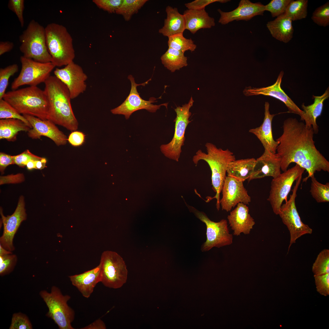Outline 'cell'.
I'll return each instance as SVG.
<instances>
[{
  "mask_svg": "<svg viewBox=\"0 0 329 329\" xmlns=\"http://www.w3.org/2000/svg\"><path fill=\"white\" fill-rule=\"evenodd\" d=\"M270 104L266 102L264 105V117L263 122L259 126L250 129L249 132L254 135L260 141L264 149L275 154L278 143L273 137L272 123L275 115L271 114Z\"/></svg>",
  "mask_w": 329,
  "mask_h": 329,
  "instance_id": "cell-23",
  "label": "cell"
},
{
  "mask_svg": "<svg viewBox=\"0 0 329 329\" xmlns=\"http://www.w3.org/2000/svg\"><path fill=\"white\" fill-rule=\"evenodd\" d=\"M282 128V135L276 140L278 143L276 153L280 158L282 171L287 170L291 163H295L307 172L303 180L305 182L317 172H329V162L315 145L312 126L289 118L284 121Z\"/></svg>",
  "mask_w": 329,
  "mask_h": 329,
  "instance_id": "cell-1",
  "label": "cell"
},
{
  "mask_svg": "<svg viewBox=\"0 0 329 329\" xmlns=\"http://www.w3.org/2000/svg\"><path fill=\"white\" fill-rule=\"evenodd\" d=\"M45 28L46 44L55 66L66 65L73 61L75 52L73 39L66 28L55 23L48 24Z\"/></svg>",
  "mask_w": 329,
  "mask_h": 329,
  "instance_id": "cell-5",
  "label": "cell"
},
{
  "mask_svg": "<svg viewBox=\"0 0 329 329\" xmlns=\"http://www.w3.org/2000/svg\"><path fill=\"white\" fill-rule=\"evenodd\" d=\"M47 160L45 158L42 157L40 160L35 161V169H42L46 167Z\"/></svg>",
  "mask_w": 329,
  "mask_h": 329,
  "instance_id": "cell-52",
  "label": "cell"
},
{
  "mask_svg": "<svg viewBox=\"0 0 329 329\" xmlns=\"http://www.w3.org/2000/svg\"><path fill=\"white\" fill-rule=\"evenodd\" d=\"M128 79L131 83L130 93L121 104L111 110V112L112 114L123 115L126 119H128L133 112L138 110L145 109L150 112L153 113L159 109L161 106H164L167 108L168 103L158 105L153 104L152 103L155 102L154 100L156 99L153 98L149 101H146L142 98L140 96L137 90V87L140 85H145L151 80V79L144 83L139 84L135 83L134 78L132 75H129Z\"/></svg>",
  "mask_w": 329,
  "mask_h": 329,
  "instance_id": "cell-14",
  "label": "cell"
},
{
  "mask_svg": "<svg viewBox=\"0 0 329 329\" xmlns=\"http://www.w3.org/2000/svg\"><path fill=\"white\" fill-rule=\"evenodd\" d=\"M44 93L48 102L47 120L71 131L78 128V122L73 113L69 91L55 76H50L44 82Z\"/></svg>",
  "mask_w": 329,
  "mask_h": 329,
  "instance_id": "cell-2",
  "label": "cell"
},
{
  "mask_svg": "<svg viewBox=\"0 0 329 329\" xmlns=\"http://www.w3.org/2000/svg\"><path fill=\"white\" fill-rule=\"evenodd\" d=\"M123 0H93L92 2L99 8L110 13H115Z\"/></svg>",
  "mask_w": 329,
  "mask_h": 329,
  "instance_id": "cell-44",
  "label": "cell"
},
{
  "mask_svg": "<svg viewBox=\"0 0 329 329\" xmlns=\"http://www.w3.org/2000/svg\"><path fill=\"white\" fill-rule=\"evenodd\" d=\"M230 1L229 0H195L186 3L185 5L188 9L200 10L205 9L207 6L214 2L224 3Z\"/></svg>",
  "mask_w": 329,
  "mask_h": 329,
  "instance_id": "cell-47",
  "label": "cell"
},
{
  "mask_svg": "<svg viewBox=\"0 0 329 329\" xmlns=\"http://www.w3.org/2000/svg\"><path fill=\"white\" fill-rule=\"evenodd\" d=\"M221 192L220 205L222 210L227 212L230 211L239 203L248 205L251 201L243 182L230 176H226Z\"/></svg>",
  "mask_w": 329,
  "mask_h": 329,
  "instance_id": "cell-16",
  "label": "cell"
},
{
  "mask_svg": "<svg viewBox=\"0 0 329 329\" xmlns=\"http://www.w3.org/2000/svg\"><path fill=\"white\" fill-rule=\"evenodd\" d=\"M23 115L32 127L27 132L29 137L32 139H39L42 136H46L52 140L58 146L66 144L68 139L66 136L52 122L30 115Z\"/></svg>",
  "mask_w": 329,
  "mask_h": 329,
  "instance_id": "cell-18",
  "label": "cell"
},
{
  "mask_svg": "<svg viewBox=\"0 0 329 329\" xmlns=\"http://www.w3.org/2000/svg\"><path fill=\"white\" fill-rule=\"evenodd\" d=\"M161 59L164 66L172 72L188 65L187 58L184 53L170 48L161 56Z\"/></svg>",
  "mask_w": 329,
  "mask_h": 329,
  "instance_id": "cell-31",
  "label": "cell"
},
{
  "mask_svg": "<svg viewBox=\"0 0 329 329\" xmlns=\"http://www.w3.org/2000/svg\"><path fill=\"white\" fill-rule=\"evenodd\" d=\"M249 211L246 204L239 203L228 216L227 219L234 235L239 236L241 233L245 235L250 234L255 223Z\"/></svg>",
  "mask_w": 329,
  "mask_h": 329,
  "instance_id": "cell-22",
  "label": "cell"
},
{
  "mask_svg": "<svg viewBox=\"0 0 329 329\" xmlns=\"http://www.w3.org/2000/svg\"><path fill=\"white\" fill-rule=\"evenodd\" d=\"M3 99L20 114L48 119V100L44 90L37 86L13 90L5 94Z\"/></svg>",
  "mask_w": 329,
  "mask_h": 329,
  "instance_id": "cell-4",
  "label": "cell"
},
{
  "mask_svg": "<svg viewBox=\"0 0 329 329\" xmlns=\"http://www.w3.org/2000/svg\"><path fill=\"white\" fill-rule=\"evenodd\" d=\"M20 60L21 69L18 76L12 83V90L23 85L35 86L44 83L55 67L51 62H40L23 56L20 57Z\"/></svg>",
  "mask_w": 329,
  "mask_h": 329,
  "instance_id": "cell-13",
  "label": "cell"
},
{
  "mask_svg": "<svg viewBox=\"0 0 329 329\" xmlns=\"http://www.w3.org/2000/svg\"><path fill=\"white\" fill-rule=\"evenodd\" d=\"M220 15L218 22L225 25L234 20L248 21L258 15L263 16L265 5L260 2L253 3L249 0H241L238 7L234 10L225 12L218 9Z\"/></svg>",
  "mask_w": 329,
  "mask_h": 329,
  "instance_id": "cell-19",
  "label": "cell"
},
{
  "mask_svg": "<svg viewBox=\"0 0 329 329\" xmlns=\"http://www.w3.org/2000/svg\"><path fill=\"white\" fill-rule=\"evenodd\" d=\"M19 70L16 64L10 65L0 69V100L3 99L9 84V78L17 73Z\"/></svg>",
  "mask_w": 329,
  "mask_h": 329,
  "instance_id": "cell-38",
  "label": "cell"
},
{
  "mask_svg": "<svg viewBox=\"0 0 329 329\" xmlns=\"http://www.w3.org/2000/svg\"><path fill=\"white\" fill-rule=\"evenodd\" d=\"M147 1L148 0H123L115 13L122 15L126 21H129Z\"/></svg>",
  "mask_w": 329,
  "mask_h": 329,
  "instance_id": "cell-34",
  "label": "cell"
},
{
  "mask_svg": "<svg viewBox=\"0 0 329 329\" xmlns=\"http://www.w3.org/2000/svg\"><path fill=\"white\" fill-rule=\"evenodd\" d=\"M54 73L55 76L66 86L71 99L77 97L86 90L87 76L82 67L73 61L63 68H56Z\"/></svg>",
  "mask_w": 329,
  "mask_h": 329,
  "instance_id": "cell-15",
  "label": "cell"
},
{
  "mask_svg": "<svg viewBox=\"0 0 329 329\" xmlns=\"http://www.w3.org/2000/svg\"><path fill=\"white\" fill-rule=\"evenodd\" d=\"M36 160H30L26 163V166L27 168L29 170L35 169V161Z\"/></svg>",
  "mask_w": 329,
  "mask_h": 329,
  "instance_id": "cell-53",
  "label": "cell"
},
{
  "mask_svg": "<svg viewBox=\"0 0 329 329\" xmlns=\"http://www.w3.org/2000/svg\"><path fill=\"white\" fill-rule=\"evenodd\" d=\"M11 251L8 250L0 245V256L12 254Z\"/></svg>",
  "mask_w": 329,
  "mask_h": 329,
  "instance_id": "cell-54",
  "label": "cell"
},
{
  "mask_svg": "<svg viewBox=\"0 0 329 329\" xmlns=\"http://www.w3.org/2000/svg\"><path fill=\"white\" fill-rule=\"evenodd\" d=\"M292 20L285 13L268 22L266 26L272 36L276 39L285 43L292 38L294 32Z\"/></svg>",
  "mask_w": 329,
  "mask_h": 329,
  "instance_id": "cell-26",
  "label": "cell"
},
{
  "mask_svg": "<svg viewBox=\"0 0 329 329\" xmlns=\"http://www.w3.org/2000/svg\"><path fill=\"white\" fill-rule=\"evenodd\" d=\"M17 257L12 254L0 256V275L8 274L13 270L17 263Z\"/></svg>",
  "mask_w": 329,
  "mask_h": 329,
  "instance_id": "cell-41",
  "label": "cell"
},
{
  "mask_svg": "<svg viewBox=\"0 0 329 329\" xmlns=\"http://www.w3.org/2000/svg\"><path fill=\"white\" fill-rule=\"evenodd\" d=\"M291 0H272L265 5V11L269 12L273 17L278 16L285 13Z\"/></svg>",
  "mask_w": 329,
  "mask_h": 329,
  "instance_id": "cell-40",
  "label": "cell"
},
{
  "mask_svg": "<svg viewBox=\"0 0 329 329\" xmlns=\"http://www.w3.org/2000/svg\"><path fill=\"white\" fill-rule=\"evenodd\" d=\"M317 291L320 295L327 296L329 295V273L314 275Z\"/></svg>",
  "mask_w": 329,
  "mask_h": 329,
  "instance_id": "cell-43",
  "label": "cell"
},
{
  "mask_svg": "<svg viewBox=\"0 0 329 329\" xmlns=\"http://www.w3.org/2000/svg\"><path fill=\"white\" fill-rule=\"evenodd\" d=\"M14 46V44L12 42L9 41H0V55L11 51L13 48Z\"/></svg>",
  "mask_w": 329,
  "mask_h": 329,
  "instance_id": "cell-51",
  "label": "cell"
},
{
  "mask_svg": "<svg viewBox=\"0 0 329 329\" xmlns=\"http://www.w3.org/2000/svg\"><path fill=\"white\" fill-rule=\"evenodd\" d=\"M30 129L24 122L18 119H0V139H5L9 141H15L19 132H28Z\"/></svg>",
  "mask_w": 329,
  "mask_h": 329,
  "instance_id": "cell-30",
  "label": "cell"
},
{
  "mask_svg": "<svg viewBox=\"0 0 329 329\" xmlns=\"http://www.w3.org/2000/svg\"><path fill=\"white\" fill-rule=\"evenodd\" d=\"M15 119L20 120L28 126L32 127L29 122L13 107L3 99L0 100V119Z\"/></svg>",
  "mask_w": 329,
  "mask_h": 329,
  "instance_id": "cell-37",
  "label": "cell"
},
{
  "mask_svg": "<svg viewBox=\"0 0 329 329\" xmlns=\"http://www.w3.org/2000/svg\"><path fill=\"white\" fill-rule=\"evenodd\" d=\"M32 324L28 317L21 312L13 314L9 329H32Z\"/></svg>",
  "mask_w": 329,
  "mask_h": 329,
  "instance_id": "cell-42",
  "label": "cell"
},
{
  "mask_svg": "<svg viewBox=\"0 0 329 329\" xmlns=\"http://www.w3.org/2000/svg\"><path fill=\"white\" fill-rule=\"evenodd\" d=\"M283 74L284 72L281 71L275 83L271 86L260 88L248 87L244 90V94L246 96L261 94L275 97L285 104L288 108L289 112L297 114L301 117L303 114V111L296 104L281 88V85Z\"/></svg>",
  "mask_w": 329,
  "mask_h": 329,
  "instance_id": "cell-20",
  "label": "cell"
},
{
  "mask_svg": "<svg viewBox=\"0 0 329 329\" xmlns=\"http://www.w3.org/2000/svg\"><path fill=\"white\" fill-rule=\"evenodd\" d=\"M85 137L86 136L83 132L75 130L70 133L67 141L72 146L78 147L82 145L84 143Z\"/></svg>",
  "mask_w": 329,
  "mask_h": 329,
  "instance_id": "cell-48",
  "label": "cell"
},
{
  "mask_svg": "<svg viewBox=\"0 0 329 329\" xmlns=\"http://www.w3.org/2000/svg\"><path fill=\"white\" fill-rule=\"evenodd\" d=\"M313 97L314 99L313 104L308 106H305L304 103L302 104V108L304 113L301 117V120L305 121L306 126H312L314 134H317L319 129L316 120L321 114L324 101L329 97V87L322 95H313Z\"/></svg>",
  "mask_w": 329,
  "mask_h": 329,
  "instance_id": "cell-27",
  "label": "cell"
},
{
  "mask_svg": "<svg viewBox=\"0 0 329 329\" xmlns=\"http://www.w3.org/2000/svg\"><path fill=\"white\" fill-rule=\"evenodd\" d=\"M256 159L253 158L235 160L228 164L227 169L228 176L243 182L248 180L253 172Z\"/></svg>",
  "mask_w": 329,
  "mask_h": 329,
  "instance_id": "cell-29",
  "label": "cell"
},
{
  "mask_svg": "<svg viewBox=\"0 0 329 329\" xmlns=\"http://www.w3.org/2000/svg\"><path fill=\"white\" fill-rule=\"evenodd\" d=\"M307 0H291L285 14L292 20H300L306 17L307 14Z\"/></svg>",
  "mask_w": 329,
  "mask_h": 329,
  "instance_id": "cell-33",
  "label": "cell"
},
{
  "mask_svg": "<svg viewBox=\"0 0 329 329\" xmlns=\"http://www.w3.org/2000/svg\"><path fill=\"white\" fill-rule=\"evenodd\" d=\"M72 285L84 297L89 298L97 284L101 281L99 264L94 268L82 273L69 277Z\"/></svg>",
  "mask_w": 329,
  "mask_h": 329,
  "instance_id": "cell-24",
  "label": "cell"
},
{
  "mask_svg": "<svg viewBox=\"0 0 329 329\" xmlns=\"http://www.w3.org/2000/svg\"><path fill=\"white\" fill-rule=\"evenodd\" d=\"M281 159L277 153L264 149L262 154L256 160L253 172L248 182L266 177H277L281 173Z\"/></svg>",
  "mask_w": 329,
  "mask_h": 329,
  "instance_id": "cell-21",
  "label": "cell"
},
{
  "mask_svg": "<svg viewBox=\"0 0 329 329\" xmlns=\"http://www.w3.org/2000/svg\"><path fill=\"white\" fill-rule=\"evenodd\" d=\"M168 37V48L183 52L189 50L194 51L196 48L193 40L184 37L183 33H179L170 36Z\"/></svg>",
  "mask_w": 329,
  "mask_h": 329,
  "instance_id": "cell-32",
  "label": "cell"
},
{
  "mask_svg": "<svg viewBox=\"0 0 329 329\" xmlns=\"http://www.w3.org/2000/svg\"><path fill=\"white\" fill-rule=\"evenodd\" d=\"M302 176L300 175L296 180L292 194L290 195L289 200L281 205L278 214L290 233V240L288 252L291 246L296 242L297 239L303 235L311 234L313 232L311 228L302 221L295 205L296 193Z\"/></svg>",
  "mask_w": 329,
  "mask_h": 329,
  "instance_id": "cell-9",
  "label": "cell"
},
{
  "mask_svg": "<svg viewBox=\"0 0 329 329\" xmlns=\"http://www.w3.org/2000/svg\"><path fill=\"white\" fill-rule=\"evenodd\" d=\"M167 17L163 26L159 29V33L168 37L176 34L183 33L185 29V21L183 14L176 8L167 6L165 9Z\"/></svg>",
  "mask_w": 329,
  "mask_h": 329,
  "instance_id": "cell-28",
  "label": "cell"
},
{
  "mask_svg": "<svg viewBox=\"0 0 329 329\" xmlns=\"http://www.w3.org/2000/svg\"><path fill=\"white\" fill-rule=\"evenodd\" d=\"M194 102L191 97L188 103L175 109L176 116L174 120L175 123L173 137L168 143L163 144L160 147L161 151L166 157L177 162L179 161L181 147L184 144L186 128L191 121L189 120L191 115L189 110Z\"/></svg>",
  "mask_w": 329,
  "mask_h": 329,
  "instance_id": "cell-10",
  "label": "cell"
},
{
  "mask_svg": "<svg viewBox=\"0 0 329 329\" xmlns=\"http://www.w3.org/2000/svg\"><path fill=\"white\" fill-rule=\"evenodd\" d=\"M311 19L319 26L326 27L329 24V2L317 8L313 13Z\"/></svg>",
  "mask_w": 329,
  "mask_h": 329,
  "instance_id": "cell-39",
  "label": "cell"
},
{
  "mask_svg": "<svg viewBox=\"0 0 329 329\" xmlns=\"http://www.w3.org/2000/svg\"><path fill=\"white\" fill-rule=\"evenodd\" d=\"M39 295L48 309L46 316L53 320L59 329H74L71 323L75 319V311L68 304L70 295H63L55 286L51 287L50 292L42 290Z\"/></svg>",
  "mask_w": 329,
  "mask_h": 329,
  "instance_id": "cell-7",
  "label": "cell"
},
{
  "mask_svg": "<svg viewBox=\"0 0 329 329\" xmlns=\"http://www.w3.org/2000/svg\"><path fill=\"white\" fill-rule=\"evenodd\" d=\"M187 207L206 226V240L201 246L202 252L208 251L214 247L219 248L231 245L233 242L232 235L230 233L227 221L224 219L215 222L211 220L206 214L189 205Z\"/></svg>",
  "mask_w": 329,
  "mask_h": 329,
  "instance_id": "cell-11",
  "label": "cell"
},
{
  "mask_svg": "<svg viewBox=\"0 0 329 329\" xmlns=\"http://www.w3.org/2000/svg\"><path fill=\"white\" fill-rule=\"evenodd\" d=\"M185 21V29L193 34L201 29H209L215 26L214 19L210 17L205 9H187L183 14Z\"/></svg>",
  "mask_w": 329,
  "mask_h": 329,
  "instance_id": "cell-25",
  "label": "cell"
},
{
  "mask_svg": "<svg viewBox=\"0 0 329 329\" xmlns=\"http://www.w3.org/2000/svg\"><path fill=\"white\" fill-rule=\"evenodd\" d=\"M0 214L3 225V232L0 238V245L6 249L12 251L15 249L13 242L14 235L22 222L26 220L24 197L19 198L17 207L11 215L4 216L0 209Z\"/></svg>",
  "mask_w": 329,
  "mask_h": 329,
  "instance_id": "cell-17",
  "label": "cell"
},
{
  "mask_svg": "<svg viewBox=\"0 0 329 329\" xmlns=\"http://www.w3.org/2000/svg\"><path fill=\"white\" fill-rule=\"evenodd\" d=\"M13 157L14 164L22 168L26 166L27 162L30 160H37L42 158L34 155L28 150H25L18 155L13 156Z\"/></svg>",
  "mask_w": 329,
  "mask_h": 329,
  "instance_id": "cell-46",
  "label": "cell"
},
{
  "mask_svg": "<svg viewBox=\"0 0 329 329\" xmlns=\"http://www.w3.org/2000/svg\"><path fill=\"white\" fill-rule=\"evenodd\" d=\"M14 164L13 156L3 152L0 153V171L2 174L4 173V171L7 166Z\"/></svg>",
  "mask_w": 329,
  "mask_h": 329,
  "instance_id": "cell-49",
  "label": "cell"
},
{
  "mask_svg": "<svg viewBox=\"0 0 329 329\" xmlns=\"http://www.w3.org/2000/svg\"><path fill=\"white\" fill-rule=\"evenodd\" d=\"M312 271L314 275L329 273V250L324 249L318 255L313 263Z\"/></svg>",
  "mask_w": 329,
  "mask_h": 329,
  "instance_id": "cell-36",
  "label": "cell"
},
{
  "mask_svg": "<svg viewBox=\"0 0 329 329\" xmlns=\"http://www.w3.org/2000/svg\"><path fill=\"white\" fill-rule=\"evenodd\" d=\"M19 49L24 57L41 63L51 62L47 46L45 28L32 19L19 37Z\"/></svg>",
  "mask_w": 329,
  "mask_h": 329,
  "instance_id": "cell-6",
  "label": "cell"
},
{
  "mask_svg": "<svg viewBox=\"0 0 329 329\" xmlns=\"http://www.w3.org/2000/svg\"><path fill=\"white\" fill-rule=\"evenodd\" d=\"M8 7L9 9L16 15L20 23L21 26L24 27V21L23 12L24 8V0H9Z\"/></svg>",
  "mask_w": 329,
  "mask_h": 329,
  "instance_id": "cell-45",
  "label": "cell"
},
{
  "mask_svg": "<svg viewBox=\"0 0 329 329\" xmlns=\"http://www.w3.org/2000/svg\"><path fill=\"white\" fill-rule=\"evenodd\" d=\"M106 327L104 322L99 319L90 324L81 328V329H105Z\"/></svg>",
  "mask_w": 329,
  "mask_h": 329,
  "instance_id": "cell-50",
  "label": "cell"
},
{
  "mask_svg": "<svg viewBox=\"0 0 329 329\" xmlns=\"http://www.w3.org/2000/svg\"><path fill=\"white\" fill-rule=\"evenodd\" d=\"M305 170L304 169L296 164L272 179L267 200L276 215H278L283 201H287L288 195L294 182L302 175Z\"/></svg>",
  "mask_w": 329,
  "mask_h": 329,
  "instance_id": "cell-12",
  "label": "cell"
},
{
  "mask_svg": "<svg viewBox=\"0 0 329 329\" xmlns=\"http://www.w3.org/2000/svg\"><path fill=\"white\" fill-rule=\"evenodd\" d=\"M310 192L313 197L318 203L329 202V183L323 184L317 181L313 175L310 177Z\"/></svg>",
  "mask_w": 329,
  "mask_h": 329,
  "instance_id": "cell-35",
  "label": "cell"
},
{
  "mask_svg": "<svg viewBox=\"0 0 329 329\" xmlns=\"http://www.w3.org/2000/svg\"><path fill=\"white\" fill-rule=\"evenodd\" d=\"M207 153L199 150L192 159L193 163L196 165L200 160L205 161L209 165L211 172L212 188L216 193L213 197L206 198V202L213 199L216 200V207L218 210L220 208V194L226 177L227 169L229 164L235 160L233 153L227 149L223 150L218 148L213 144L207 143L205 145Z\"/></svg>",
  "mask_w": 329,
  "mask_h": 329,
  "instance_id": "cell-3",
  "label": "cell"
},
{
  "mask_svg": "<svg viewBox=\"0 0 329 329\" xmlns=\"http://www.w3.org/2000/svg\"><path fill=\"white\" fill-rule=\"evenodd\" d=\"M99 264L101 282L105 286L118 289L126 282L128 274L126 266L122 257L117 253L109 250L103 252Z\"/></svg>",
  "mask_w": 329,
  "mask_h": 329,
  "instance_id": "cell-8",
  "label": "cell"
}]
</instances>
